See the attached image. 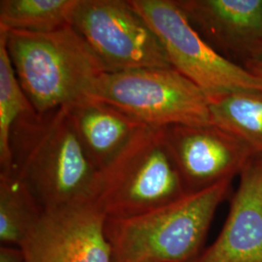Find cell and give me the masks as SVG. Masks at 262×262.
<instances>
[{
	"label": "cell",
	"mask_w": 262,
	"mask_h": 262,
	"mask_svg": "<svg viewBox=\"0 0 262 262\" xmlns=\"http://www.w3.org/2000/svg\"><path fill=\"white\" fill-rule=\"evenodd\" d=\"M12 172L46 209L93 200L98 170L76 133L69 108L15 122L10 139Z\"/></svg>",
	"instance_id": "cell-1"
},
{
	"label": "cell",
	"mask_w": 262,
	"mask_h": 262,
	"mask_svg": "<svg viewBox=\"0 0 262 262\" xmlns=\"http://www.w3.org/2000/svg\"><path fill=\"white\" fill-rule=\"evenodd\" d=\"M15 73L39 114L89 97L103 68L71 26L52 32L1 30Z\"/></svg>",
	"instance_id": "cell-2"
},
{
	"label": "cell",
	"mask_w": 262,
	"mask_h": 262,
	"mask_svg": "<svg viewBox=\"0 0 262 262\" xmlns=\"http://www.w3.org/2000/svg\"><path fill=\"white\" fill-rule=\"evenodd\" d=\"M233 179L128 219H107L113 262H193Z\"/></svg>",
	"instance_id": "cell-3"
},
{
	"label": "cell",
	"mask_w": 262,
	"mask_h": 262,
	"mask_svg": "<svg viewBox=\"0 0 262 262\" xmlns=\"http://www.w3.org/2000/svg\"><path fill=\"white\" fill-rule=\"evenodd\" d=\"M186 194L163 128L145 126L98 172L93 201L107 219H128Z\"/></svg>",
	"instance_id": "cell-4"
},
{
	"label": "cell",
	"mask_w": 262,
	"mask_h": 262,
	"mask_svg": "<svg viewBox=\"0 0 262 262\" xmlns=\"http://www.w3.org/2000/svg\"><path fill=\"white\" fill-rule=\"evenodd\" d=\"M89 97L151 127L212 123L209 95L173 67L104 72Z\"/></svg>",
	"instance_id": "cell-5"
},
{
	"label": "cell",
	"mask_w": 262,
	"mask_h": 262,
	"mask_svg": "<svg viewBox=\"0 0 262 262\" xmlns=\"http://www.w3.org/2000/svg\"><path fill=\"white\" fill-rule=\"evenodd\" d=\"M159 37L169 62L209 97L235 90L262 92V82L216 52L188 21L176 0H129Z\"/></svg>",
	"instance_id": "cell-6"
},
{
	"label": "cell",
	"mask_w": 262,
	"mask_h": 262,
	"mask_svg": "<svg viewBox=\"0 0 262 262\" xmlns=\"http://www.w3.org/2000/svg\"><path fill=\"white\" fill-rule=\"evenodd\" d=\"M71 27L106 72L172 67L159 37L129 0H78Z\"/></svg>",
	"instance_id": "cell-7"
},
{
	"label": "cell",
	"mask_w": 262,
	"mask_h": 262,
	"mask_svg": "<svg viewBox=\"0 0 262 262\" xmlns=\"http://www.w3.org/2000/svg\"><path fill=\"white\" fill-rule=\"evenodd\" d=\"M106 222L93 200L46 209L19 248L27 262H113Z\"/></svg>",
	"instance_id": "cell-8"
},
{
	"label": "cell",
	"mask_w": 262,
	"mask_h": 262,
	"mask_svg": "<svg viewBox=\"0 0 262 262\" xmlns=\"http://www.w3.org/2000/svg\"><path fill=\"white\" fill-rule=\"evenodd\" d=\"M164 138L187 193L234 179L255 151L215 124H176L163 128Z\"/></svg>",
	"instance_id": "cell-9"
},
{
	"label": "cell",
	"mask_w": 262,
	"mask_h": 262,
	"mask_svg": "<svg viewBox=\"0 0 262 262\" xmlns=\"http://www.w3.org/2000/svg\"><path fill=\"white\" fill-rule=\"evenodd\" d=\"M197 32L242 66L262 51V0H176ZM237 63V62H236Z\"/></svg>",
	"instance_id": "cell-10"
},
{
	"label": "cell",
	"mask_w": 262,
	"mask_h": 262,
	"mask_svg": "<svg viewBox=\"0 0 262 262\" xmlns=\"http://www.w3.org/2000/svg\"><path fill=\"white\" fill-rule=\"evenodd\" d=\"M239 177L220 234L193 262H262V152L253 155Z\"/></svg>",
	"instance_id": "cell-11"
},
{
	"label": "cell",
	"mask_w": 262,
	"mask_h": 262,
	"mask_svg": "<svg viewBox=\"0 0 262 262\" xmlns=\"http://www.w3.org/2000/svg\"><path fill=\"white\" fill-rule=\"evenodd\" d=\"M86 156L98 171L105 168L145 126L111 104L86 97L67 106Z\"/></svg>",
	"instance_id": "cell-12"
},
{
	"label": "cell",
	"mask_w": 262,
	"mask_h": 262,
	"mask_svg": "<svg viewBox=\"0 0 262 262\" xmlns=\"http://www.w3.org/2000/svg\"><path fill=\"white\" fill-rule=\"evenodd\" d=\"M212 124L262 152V92L235 90L210 97Z\"/></svg>",
	"instance_id": "cell-13"
},
{
	"label": "cell",
	"mask_w": 262,
	"mask_h": 262,
	"mask_svg": "<svg viewBox=\"0 0 262 262\" xmlns=\"http://www.w3.org/2000/svg\"><path fill=\"white\" fill-rule=\"evenodd\" d=\"M44 208L13 173L0 174V241L20 247Z\"/></svg>",
	"instance_id": "cell-14"
},
{
	"label": "cell",
	"mask_w": 262,
	"mask_h": 262,
	"mask_svg": "<svg viewBox=\"0 0 262 262\" xmlns=\"http://www.w3.org/2000/svg\"><path fill=\"white\" fill-rule=\"evenodd\" d=\"M78 0H1L0 29L52 32L71 26Z\"/></svg>",
	"instance_id": "cell-15"
},
{
	"label": "cell",
	"mask_w": 262,
	"mask_h": 262,
	"mask_svg": "<svg viewBox=\"0 0 262 262\" xmlns=\"http://www.w3.org/2000/svg\"><path fill=\"white\" fill-rule=\"evenodd\" d=\"M32 110L12 66L5 40L0 35V174L12 172L10 139L15 122Z\"/></svg>",
	"instance_id": "cell-16"
},
{
	"label": "cell",
	"mask_w": 262,
	"mask_h": 262,
	"mask_svg": "<svg viewBox=\"0 0 262 262\" xmlns=\"http://www.w3.org/2000/svg\"><path fill=\"white\" fill-rule=\"evenodd\" d=\"M0 262H27L23 250L17 246L2 245L0 247Z\"/></svg>",
	"instance_id": "cell-17"
},
{
	"label": "cell",
	"mask_w": 262,
	"mask_h": 262,
	"mask_svg": "<svg viewBox=\"0 0 262 262\" xmlns=\"http://www.w3.org/2000/svg\"><path fill=\"white\" fill-rule=\"evenodd\" d=\"M243 66L262 82V51L248 59Z\"/></svg>",
	"instance_id": "cell-18"
}]
</instances>
